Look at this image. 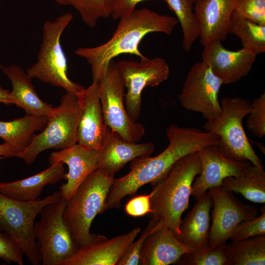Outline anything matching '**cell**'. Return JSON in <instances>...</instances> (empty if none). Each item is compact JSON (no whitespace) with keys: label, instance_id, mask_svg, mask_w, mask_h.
<instances>
[{"label":"cell","instance_id":"obj_29","mask_svg":"<svg viewBox=\"0 0 265 265\" xmlns=\"http://www.w3.org/2000/svg\"><path fill=\"white\" fill-rule=\"evenodd\" d=\"M174 12L183 31V49L189 51L199 38L200 31L191 0H163Z\"/></svg>","mask_w":265,"mask_h":265},{"label":"cell","instance_id":"obj_42","mask_svg":"<svg viewBox=\"0 0 265 265\" xmlns=\"http://www.w3.org/2000/svg\"><path fill=\"white\" fill-rule=\"evenodd\" d=\"M0 231H2V230H1V229L0 228Z\"/></svg>","mask_w":265,"mask_h":265},{"label":"cell","instance_id":"obj_30","mask_svg":"<svg viewBox=\"0 0 265 265\" xmlns=\"http://www.w3.org/2000/svg\"><path fill=\"white\" fill-rule=\"evenodd\" d=\"M61 6H71L79 13L83 22L94 27L101 18L111 16L114 0H53Z\"/></svg>","mask_w":265,"mask_h":265},{"label":"cell","instance_id":"obj_40","mask_svg":"<svg viewBox=\"0 0 265 265\" xmlns=\"http://www.w3.org/2000/svg\"><path fill=\"white\" fill-rule=\"evenodd\" d=\"M10 91L8 89L3 88L0 86V103L9 105L10 104L9 95Z\"/></svg>","mask_w":265,"mask_h":265},{"label":"cell","instance_id":"obj_9","mask_svg":"<svg viewBox=\"0 0 265 265\" xmlns=\"http://www.w3.org/2000/svg\"><path fill=\"white\" fill-rule=\"evenodd\" d=\"M67 202L61 197L47 205L34 223L33 230L43 265H62L78 249L63 217Z\"/></svg>","mask_w":265,"mask_h":265},{"label":"cell","instance_id":"obj_10","mask_svg":"<svg viewBox=\"0 0 265 265\" xmlns=\"http://www.w3.org/2000/svg\"><path fill=\"white\" fill-rule=\"evenodd\" d=\"M100 100L106 126L126 140L138 143L145 135L144 126L129 117L124 104L125 86L117 63L109 64L105 76L99 81Z\"/></svg>","mask_w":265,"mask_h":265},{"label":"cell","instance_id":"obj_12","mask_svg":"<svg viewBox=\"0 0 265 265\" xmlns=\"http://www.w3.org/2000/svg\"><path fill=\"white\" fill-rule=\"evenodd\" d=\"M223 85L220 79L202 61L189 71L178 99L185 109L202 114L206 120L218 117L221 112L218 93Z\"/></svg>","mask_w":265,"mask_h":265},{"label":"cell","instance_id":"obj_14","mask_svg":"<svg viewBox=\"0 0 265 265\" xmlns=\"http://www.w3.org/2000/svg\"><path fill=\"white\" fill-rule=\"evenodd\" d=\"M201 163L199 175L193 182L191 196L198 200L211 187L221 186L229 176H238L252 163L248 160L230 159L221 153L219 146L210 145L198 152Z\"/></svg>","mask_w":265,"mask_h":265},{"label":"cell","instance_id":"obj_7","mask_svg":"<svg viewBox=\"0 0 265 265\" xmlns=\"http://www.w3.org/2000/svg\"><path fill=\"white\" fill-rule=\"evenodd\" d=\"M61 198L59 192L40 200L20 201L0 192V228L21 248L33 265L41 264L33 227L35 219L47 205Z\"/></svg>","mask_w":265,"mask_h":265},{"label":"cell","instance_id":"obj_17","mask_svg":"<svg viewBox=\"0 0 265 265\" xmlns=\"http://www.w3.org/2000/svg\"><path fill=\"white\" fill-rule=\"evenodd\" d=\"M136 227L111 238L96 235L90 243L81 246L62 265H115L140 232Z\"/></svg>","mask_w":265,"mask_h":265},{"label":"cell","instance_id":"obj_22","mask_svg":"<svg viewBox=\"0 0 265 265\" xmlns=\"http://www.w3.org/2000/svg\"><path fill=\"white\" fill-rule=\"evenodd\" d=\"M212 206V198L208 191L197 201L182 222L180 233L176 237L180 242L189 247L192 252L204 251L210 248V212Z\"/></svg>","mask_w":265,"mask_h":265},{"label":"cell","instance_id":"obj_34","mask_svg":"<svg viewBox=\"0 0 265 265\" xmlns=\"http://www.w3.org/2000/svg\"><path fill=\"white\" fill-rule=\"evenodd\" d=\"M163 225L153 219L148 224L139 238L133 241L118 262L117 265H137L140 264V251L146 237L158 228Z\"/></svg>","mask_w":265,"mask_h":265},{"label":"cell","instance_id":"obj_8","mask_svg":"<svg viewBox=\"0 0 265 265\" xmlns=\"http://www.w3.org/2000/svg\"><path fill=\"white\" fill-rule=\"evenodd\" d=\"M80 115L76 94L67 92L61 98L60 105L53 107L47 117L44 129L34 136L30 144L17 158L30 165L46 150H61L76 144Z\"/></svg>","mask_w":265,"mask_h":265},{"label":"cell","instance_id":"obj_41","mask_svg":"<svg viewBox=\"0 0 265 265\" xmlns=\"http://www.w3.org/2000/svg\"><path fill=\"white\" fill-rule=\"evenodd\" d=\"M193 3H196L198 0H191Z\"/></svg>","mask_w":265,"mask_h":265},{"label":"cell","instance_id":"obj_32","mask_svg":"<svg viewBox=\"0 0 265 265\" xmlns=\"http://www.w3.org/2000/svg\"><path fill=\"white\" fill-rule=\"evenodd\" d=\"M246 126L256 137L262 138L265 135V93L253 99L247 115Z\"/></svg>","mask_w":265,"mask_h":265},{"label":"cell","instance_id":"obj_3","mask_svg":"<svg viewBox=\"0 0 265 265\" xmlns=\"http://www.w3.org/2000/svg\"><path fill=\"white\" fill-rule=\"evenodd\" d=\"M201 163L197 152L178 160L167 173L155 183L150 199L152 219L180 233L182 216L189 208L192 183L200 174Z\"/></svg>","mask_w":265,"mask_h":265},{"label":"cell","instance_id":"obj_5","mask_svg":"<svg viewBox=\"0 0 265 265\" xmlns=\"http://www.w3.org/2000/svg\"><path fill=\"white\" fill-rule=\"evenodd\" d=\"M220 104V115L207 120L204 130L219 137V150L226 158L248 160L253 165L264 168L262 160L254 150L242 125L243 118L250 112L251 102L242 97H225Z\"/></svg>","mask_w":265,"mask_h":265},{"label":"cell","instance_id":"obj_36","mask_svg":"<svg viewBox=\"0 0 265 265\" xmlns=\"http://www.w3.org/2000/svg\"><path fill=\"white\" fill-rule=\"evenodd\" d=\"M0 231V259L6 264H24V253L19 245L8 235Z\"/></svg>","mask_w":265,"mask_h":265},{"label":"cell","instance_id":"obj_11","mask_svg":"<svg viewBox=\"0 0 265 265\" xmlns=\"http://www.w3.org/2000/svg\"><path fill=\"white\" fill-rule=\"evenodd\" d=\"M116 63L127 90L124 99L126 110L131 119L136 122L141 113L143 90L166 80L170 73L169 65L160 57H146L140 62L124 60Z\"/></svg>","mask_w":265,"mask_h":265},{"label":"cell","instance_id":"obj_19","mask_svg":"<svg viewBox=\"0 0 265 265\" xmlns=\"http://www.w3.org/2000/svg\"><path fill=\"white\" fill-rule=\"evenodd\" d=\"M236 3V0H198L195 3L194 10L202 46L226 39Z\"/></svg>","mask_w":265,"mask_h":265},{"label":"cell","instance_id":"obj_4","mask_svg":"<svg viewBox=\"0 0 265 265\" xmlns=\"http://www.w3.org/2000/svg\"><path fill=\"white\" fill-rule=\"evenodd\" d=\"M114 177L102 168L92 172L67 201L63 217L78 248L92 242L97 235L90 233L96 215L103 212Z\"/></svg>","mask_w":265,"mask_h":265},{"label":"cell","instance_id":"obj_27","mask_svg":"<svg viewBox=\"0 0 265 265\" xmlns=\"http://www.w3.org/2000/svg\"><path fill=\"white\" fill-rule=\"evenodd\" d=\"M229 34L237 36L242 48L256 55L265 52V25L251 21L233 11L229 28Z\"/></svg>","mask_w":265,"mask_h":265},{"label":"cell","instance_id":"obj_2","mask_svg":"<svg viewBox=\"0 0 265 265\" xmlns=\"http://www.w3.org/2000/svg\"><path fill=\"white\" fill-rule=\"evenodd\" d=\"M178 23L173 17L148 8L135 10L119 19L116 30L107 42L94 47L79 48L74 53L86 59L91 66L93 82H99L114 58L131 54L145 58L138 48L145 36L154 32L170 34Z\"/></svg>","mask_w":265,"mask_h":265},{"label":"cell","instance_id":"obj_39","mask_svg":"<svg viewBox=\"0 0 265 265\" xmlns=\"http://www.w3.org/2000/svg\"><path fill=\"white\" fill-rule=\"evenodd\" d=\"M18 152L12 147L4 142L0 144V159L10 157H17Z\"/></svg>","mask_w":265,"mask_h":265},{"label":"cell","instance_id":"obj_15","mask_svg":"<svg viewBox=\"0 0 265 265\" xmlns=\"http://www.w3.org/2000/svg\"><path fill=\"white\" fill-rule=\"evenodd\" d=\"M257 55L242 48L234 51L225 48L220 41L204 47L202 62L221 80L223 84L235 83L248 75Z\"/></svg>","mask_w":265,"mask_h":265},{"label":"cell","instance_id":"obj_25","mask_svg":"<svg viewBox=\"0 0 265 265\" xmlns=\"http://www.w3.org/2000/svg\"><path fill=\"white\" fill-rule=\"evenodd\" d=\"M47 121V117L27 114L11 121H0V137L19 155L30 144L35 132L44 129Z\"/></svg>","mask_w":265,"mask_h":265},{"label":"cell","instance_id":"obj_43","mask_svg":"<svg viewBox=\"0 0 265 265\" xmlns=\"http://www.w3.org/2000/svg\"><path fill=\"white\" fill-rule=\"evenodd\" d=\"M0 263H1V262H0Z\"/></svg>","mask_w":265,"mask_h":265},{"label":"cell","instance_id":"obj_37","mask_svg":"<svg viewBox=\"0 0 265 265\" xmlns=\"http://www.w3.org/2000/svg\"><path fill=\"white\" fill-rule=\"evenodd\" d=\"M153 194L151 191L147 195H141L131 199L125 207L126 212L130 216L139 217L150 214L151 208L150 199Z\"/></svg>","mask_w":265,"mask_h":265},{"label":"cell","instance_id":"obj_1","mask_svg":"<svg viewBox=\"0 0 265 265\" xmlns=\"http://www.w3.org/2000/svg\"><path fill=\"white\" fill-rule=\"evenodd\" d=\"M166 134L169 143L164 151L156 157L136 158L131 161L128 174L114 178L103 212L119 208L125 197L134 195L148 183L154 184L186 155L198 152L207 145L221 144L217 135L195 127L183 128L173 124L167 129Z\"/></svg>","mask_w":265,"mask_h":265},{"label":"cell","instance_id":"obj_23","mask_svg":"<svg viewBox=\"0 0 265 265\" xmlns=\"http://www.w3.org/2000/svg\"><path fill=\"white\" fill-rule=\"evenodd\" d=\"M0 69L11 82L12 88L9 99L13 104L23 108L27 114L48 117L53 107L43 101L38 96L31 79L19 66L0 64Z\"/></svg>","mask_w":265,"mask_h":265},{"label":"cell","instance_id":"obj_38","mask_svg":"<svg viewBox=\"0 0 265 265\" xmlns=\"http://www.w3.org/2000/svg\"><path fill=\"white\" fill-rule=\"evenodd\" d=\"M146 0H114L111 16L114 20H119L130 15L135 9L136 5Z\"/></svg>","mask_w":265,"mask_h":265},{"label":"cell","instance_id":"obj_20","mask_svg":"<svg viewBox=\"0 0 265 265\" xmlns=\"http://www.w3.org/2000/svg\"><path fill=\"white\" fill-rule=\"evenodd\" d=\"M155 148L152 142L132 143L106 127L100 149L98 151L99 168L113 177L128 162L136 158L150 156Z\"/></svg>","mask_w":265,"mask_h":265},{"label":"cell","instance_id":"obj_35","mask_svg":"<svg viewBox=\"0 0 265 265\" xmlns=\"http://www.w3.org/2000/svg\"><path fill=\"white\" fill-rule=\"evenodd\" d=\"M234 11L251 21L265 25V0H236Z\"/></svg>","mask_w":265,"mask_h":265},{"label":"cell","instance_id":"obj_16","mask_svg":"<svg viewBox=\"0 0 265 265\" xmlns=\"http://www.w3.org/2000/svg\"><path fill=\"white\" fill-rule=\"evenodd\" d=\"M99 93V82H93L76 94L80 110L77 143L98 151L101 148L106 127Z\"/></svg>","mask_w":265,"mask_h":265},{"label":"cell","instance_id":"obj_28","mask_svg":"<svg viewBox=\"0 0 265 265\" xmlns=\"http://www.w3.org/2000/svg\"><path fill=\"white\" fill-rule=\"evenodd\" d=\"M229 265H265V235L226 244Z\"/></svg>","mask_w":265,"mask_h":265},{"label":"cell","instance_id":"obj_31","mask_svg":"<svg viewBox=\"0 0 265 265\" xmlns=\"http://www.w3.org/2000/svg\"><path fill=\"white\" fill-rule=\"evenodd\" d=\"M226 244L184 254L176 264L181 265H229Z\"/></svg>","mask_w":265,"mask_h":265},{"label":"cell","instance_id":"obj_21","mask_svg":"<svg viewBox=\"0 0 265 265\" xmlns=\"http://www.w3.org/2000/svg\"><path fill=\"white\" fill-rule=\"evenodd\" d=\"M192 252L177 238L171 229L162 225L145 238L140 251L142 265H169L177 263L185 254Z\"/></svg>","mask_w":265,"mask_h":265},{"label":"cell","instance_id":"obj_18","mask_svg":"<svg viewBox=\"0 0 265 265\" xmlns=\"http://www.w3.org/2000/svg\"><path fill=\"white\" fill-rule=\"evenodd\" d=\"M59 161L68 167L64 177L66 182L59 191L61 197L68 201L88 176L99 168L98 151L76 143L50 154V165Z\"/></svg>","mask_w":265,"mask_h":265},{"label":"cell","instance_id":"obj_26","mask_svg":"<svg viewBox=\"0 0 265 265\" xmlns=\"http://www.w3.org/2000/svg\"><path fill=\"white\" fill-rule=\"evenodd\" d=\"M224 189L241 194L256 203H265V172L264 168L250 165L238 176H229L222 181Z\"/></svg>","mask_w":265,"mask_h":265},{"label":"cell","instance_id":"obj_13","mask_svg":"<svg viewBox=\"0 0 265 265\" xmlns=\"http://www.w3.org/2000/svg\"><path fill=\"white\" fill-rule=\"evenodd\" d=\"M208 191L213 205L209 243L213 248L226 244L235 228L241 222L257 216L258 210L242 203L232 191L221 186L211 187Z\"/></svg>","mask_w":265,"mask_h":265},{"label":"cell","instance_id":"obj_24","mask_svg":"<svg viewBox=\"0 0 265 265\" xmlns=\"http://www.w3.org/2000/svg\"><path fill=\"white\" fill-rule=\"evenodd\" d=\"M63 164L61 161L57 162L39 173L25 179L0 183V192L20 201L36 200L46 186L54 185L64 178L65 172Z\"/></svg>","mask_w":265,"mask_h":265},{"label":"cell","instance_id":"obj_33","mask_svg":"<svg viewBox=\"0 0 265 265\" xmlns=\"http://www.w3.org/2000/svg\"><path fill=\"white\" fill-rule=\"evenodd\" d=\"M261 214L256 217L241 222L234 229L230 239L238 241L260 236L265 235V208H261Z\"/></svg>","mask_w":265,"mask_h":265},{"label":"cell","instance_id":"obj_6","mask_svg":"<svg viewBox=\"0 0 265 265\" xmlns=\"http://www.w3.org/2000/svg\"><path fill=\"white\" fill-rule=\"evenodd\" d=\"M73 19L72 14L67 12L53 21L44 23L37 61L28 68L26 73L31 79H38L62 88L67 92L77 94L84 87L68 78L67 60L61 44L62 34Z\"/></svg>","mask_w":265,"mask_h":265}]
</instances>
